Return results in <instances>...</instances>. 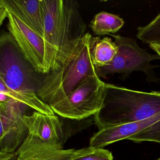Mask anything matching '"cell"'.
<instances>
[{"instance_id":"obj_14","label":"cell","mask_w":160,"mask_h":160,"mask_svg":"<svg viewBox=\"0 0 160 160\" xmlns=\"http://www.w3.org/2000/svg\"><path fill=\"white\" fill-rule=\"evenodd\" d=\"M0 92L6 94L13 100L34 109L35 111L45 115H55L50 106L43 102L36 92H17L9 89L1 81H0Z\"/></svg>"},{"instance_id":"obj_17","label":"cell","mask_w":160,"mask_h":160,"mask_svg":"<svg viewBox=\"0 0 160 160\" xmlns=\"http://www.w3.org/2000/svg\"><path fill=\"white\" fill-rule=\"evenodd\" d=\"M70 160H113V157L108 150L88 147L76 150Z\"/></svg>"},{"instance_id":"obj_5","label":"cell","mask_w":160,"mask_h":160,"mask_svg":"<svg viewBox=\"0 0 160 160\" xmlns=\"http://www.w3.org/2000/svg\"><path fill=\"white\" fill-rule=\"evenodd\" d=\"M105 84L97 76L88 77L50 107L54 113L70 119L81 120L94 116L101 108Z\"/></svg>"},{"instance_id":"obj_2","label":"cell","mask_w":160,"mask_h":160,"mask_svg":"<svg viewBox=\"0 0 160 160\" xmlns=\"http://www.w3.org/2000/svg\"><path fill=\"white\" fill-rule=\"evenodd\" d=\"M160 112V92L129 89L105 84L102 102L94 115L99 130L151 118Z\"/></svg>"},{"instance_id":"obj_1","label":"cell","mask_w":160,"mask_h":160,"mask_svg":"<svg viewBox=\"0 0 160 160\" xmlns=\"http://www.w3.org/2000/svg\"><path fill=\"white\" fill-rule=\"evenodd\" d=\"M92 39L88 32L74 40L59 68L45 75L37 92L43 102L51 106L68 96L85 78L97 76L91 55Z\"/></svg>"},{"instance_id":"obj_11","label":"cell","mask_w":160,"mask_h":160,"mask_svg":"<svg viewBox=\"0 0 160 160\" xmlns=\"http://www.w3.org/2000/svg\"><path fill=\"white\" fill-rule=\"evenodd\" d=\"M160 120V112L151 118L99 130L90 139L89 146L95 149L103 148L118 141L127 139Z\"/></svg>"},{"instance_id":"obj_15","label":"cell","mask_w":160,"mask_h":160,"mask_svg":"<svg viewBox=\"0 0 160 160\" xmlns=\"http://www.w3.org/2000/svg\"><path fill=\"white\" fill-rule=\"evenodd\" d=\"M124 24L123 19L118 16L102 12L94 16L90 27L95 35H103L116 33Z\"/></svg>"},{"instance_id":"obj_3","label":"cell","mask_w":160,"mask_h":160,"mask_svg":"<svg viewBox=\"0 0 160 160\" xmlns=\"http://www.w3.org/2000/svg\"><path fill=\"white\" fill-rule=\"evenodd\" d=\"M73 2L41 0L44 19L43 38L50 72L58 69L72 42L79 38L72 34L77 14L75 4Z\"/></svg>"},{"instance_id":"obj_4","label":"cell","mask_w":160,"mask_h":160,"mask_svg":"<svg viewBox=\"0 0 160 160\" xmlns=\"http://www.w3.org/2000/svg\"><path fill=\"white\" fill-rule=\"evenodd\" d=\"M10 32L0 36V81L17 92L37 93L42 80Z\"/></svg>"},{"instance_id":"obj_13","label":"cell","mask_w":160,"mask_h":160,"mask_svg":"<svg viewBox=\"0 0 160 160\" xmlns=\"http://www.w3.org/2000/svg\"><path fill=\"white\" fill-rule=\"evenodd\" d=\"M118 48L111 38L92 37L90 44V52L94 66L101 67L107 65L112 61L118 52Z\"/></svg>"},{"instance_id":"obj_16","label":"cell","mask_w":160,"mask_h":160,"mask_svg":"<svg viewBox=\"0 0 160 160\" xmlns=\"http://www.w3.org/2000/svg\"><path fill=\"white\" fill-rule=\"evenodd\" d=\"M138 39L146 44H160V13L149 24L138 28Z\"/></svg>"},{"instance_id":"obj_7","label":"cell","mask_w":160,"mask_h":160,"mask_svg":"<svg viewBox=\"0 0 160 160\" xmlns=\"http://www.w3.org/2000/svg\"><path fill=\"white\" fill-rule=\"evenodd\" d=\"M7 13V29L27 60L37 72L42 74H48L50 71L43 37L32 29L15 16Z\"/></svg>"},{"instance_id":"obj_10","label":"cell","mask_w":160,"mask_h":160,"mask_svg":"<svg viewBox=\"0 0 160 160\" xmlns=\"http://www.w3.org/2000/svg\"><path fill=\"white\" fill-rule=\"evenodd\" d=\"M23 118L28 130V134L52 146H62V124L58 116L35 111L31 115H24Z\"/></svg>"},{"instance_id":"obj_9","label":"cell","mask_w":160,"mask_h":160,"mask_svg":"<svg viewBox=\"0 0 160 160\" xmlns=\"http://www.w3.org/2000/svg\"><path fill=\"white\" fill-rule=\"evenodd\" d=\"M76 150L53 146L28 134L11 160H70Z\"/></svg>"},{"instance_id":"obj_18","label":"cell","mask_w":160,"mask_h":160,"mask_svg":"<svg viewBox=\"0 0 160 160\" xmlns=\"http://www.w3.org/2000/svg\"><path fill=\"white\" fill-rule=\"evenodd\" d=\"M127 139L136 143L153 142L160 143V120Z\"/></svg>"},{"instance_id":"obj_19","label":"cell","mask_w":160,"mask_h":160,"mask_svg":"<svg viewBox=\"0 0 160 160\" xmlns=\"http://www.w3.org/2000/svg\"><path fill=\"white\" fill-rule=\"evenodd\" d=\"M149 46L152 50H154L160 57V44H150Z\"/></svg>"},{"instance_id":"obj_8","label":"cell","mask_w":160,"mask_h":160,"mask_svg":"<svg viewBox=\"0 0 160 160\" xmlns=\"http://www.w3.org/2000/svg\"><path fill=\"white\" fill-rule=\"evenodd\" d=\"M10 98L0 103V155L15 153L28 132L23 118L24 109L28 106Z\"/></svg>"},{"instance_id":"obj_12","label":"cell","mask_w":160,"mask_h":160,"mask_svg":"<svg viewBox=\"0 0 160 160\" xmlns=\"http://www.w3.org/2000/svg\"><path fill=\"white\" fill-rule=\"evenodd\" d=\"M0 6L43 37L44 19L41 0H0Z\"/></svg>"},{"instance_id":"obj_6","label":"cell","mask_w":160,"mask_h":160,"mask_svg":"<svg viewBox=\"0 0 160 160\" xmlns=\"http://www.w3.org/2000/svg\"><path fill=\"white\" fill-rule=\"evenodd\" d=\"M115 38V43L118 48L114 59L107 65L95 66L96 74L99 78L106 77L109 74L116 73L128 75L133 71H142L148 77V80L156 81L157 79L153 73L155 66L151 65L150 62L160 59L158 55L148 53L139 47L136 40L120 35H111Z\"/></svg>"},{"instance_id":"obj_20","label":"cell","mask_w":160,"mask_h":160,"mask_svg":"<svg viewBox=\"0 0 160 160\" xmlns=\"http://www.w3.org/2000/svg\"><path fill=\"white\" fill-rule=\"evenodd\" d=\"M160 160V158H159V159H157V160Z\"/></svg>"}]
</instances>
